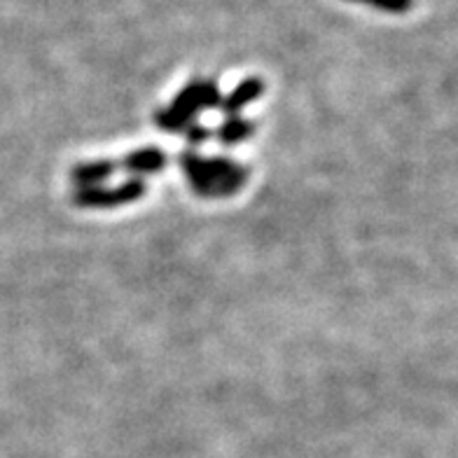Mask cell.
I'll return each mask as SVG.
<instances>
[{
	"label": "cell",
	"instance_id": "cell-5",
	"mask_svg": "<svg viewBox=\"0 0 458 458\" xmlns=\"http://www.w3.org/2000/svg\"><path fill=\"white\" fill-rule=\"evenodd\" d=\"M262 94H265V82L259 78H246L242 85H236L234 89L229 91V97H225L223 101H220V108H223V113L229 114V117H236L246 106L258 101Z\"/></svg>",
	"mask_w": 458,
	"mask_h": 458
},
{
	"label": "cell",
	"instance_id": "cell-1",
	"mask_svg": "<svg viewBox=\"0 0 458 458\" xmlns=\"http://www.w3.org/2000/svg\"><path fill=\"white\" fill-rule=\"evenodd\" d=\"M178 162L194 192L211 199L232 197L242 190L248 178L246 166L227 157H201L194 150H185Z\"/></svg>",
	"mask_w": 458,
	"mask_h": 458
},
{
	"label": "cell",
	"instance_id": "cell-6",
	"mask_svg": "<svg viewBox=\"0 0 458 458\" xmlns=\"http://www.w3.org/2000/svg\"><path fill=\"white\" fill-rule=\"evenodd\" d=\"M120 169V162L114 159H94V162H80L72 166L71 178L80 187H98L103 181H108L114 171Z\"/></svg>",
	"mask_w": 458,
	"mask_h": 458
},
{
	"label": "cell",
	"instance_id": "cell-3",
	"mask_svg": "<svg viewBox=\"0 0 458 458\" xmlns=\"http://www.w3.org/2000/svg\"><path fill=\"white\" fill-rule=\"evenodd\" d=\"M148 185L143 178H129L117 187H80L72 194V204L80 208H120L145 197Z\"/></svg>",
	"mask_w": 458,
	"mask_h": 458
},
{
	"label": "cell",
	"instance_id": "cell-4",
	"mask_svg": "<svg viewBox=\"0 0 458 458\" xmlns=\"http://www.w3.org/2000/svg\"><path fill=\"white\" fill-rule=\"evenodd\" d=\"M169 157H166V152L159 150V148H140V150L129 152L127 157L120 159V169L129 171L133 178H143V175L157 174L166 166Z\"/></svg>",
	"mask_w": 458,
	"mask_h": 458
},
{
	"label": "cell",
	"instance_id": "cell-7",
	"mask_svg": "<svg viewBox=\"0 0 458 458\" xmlns=\"http://www.w3.org/2000/svg\"><path fill=\"white\" fill-rule=\"evenodd\" d=\"M255 131V122L250 120H243V117H229V120H225L220 127H217V140L225 145H236L242 143V140H246L248 136H253Z\"/></svg>",
	"mask_w": 458,
	"mask_h": 458
},
{
	"label": "cell",
	"instance_id": "cell-2",
	"mask_svg": "<svg viewBox=\"0 0 458 458\" xmlns=\"http://www.w3.org/2000/svg\"><path fill=\"white\" fill-rule=\"evenodd\" d=\"M223 101L213 80H194L171 101L169 108L157 110L155 124L166 133H185L192 127L194 117L206 108H217Z\"/></svg>",
	"mask_w": 458,
	"mask_h": 458
},
{
	"label": "cell",
	"instance_id": "cell-9",
	"mask_svg": "<svg viewBox=\"0 0 458 458\" xmlns=\"http://www.w3.org/2000/svg\"><path fill=\"white\" fill-rule=\"evenodd\" d=\"M185 139L190 145H199L204 143V140L211 139V131H208L206 127H201V124H192V127L185 131Z\"/></svg>",
	"mask_w": 458,
	"mask_h": 458
},
{
	"label": "cell",
	"instance_id": "cell-8",
	"mask_svg": "<svg viewBox=\"0 0 458 458\" xmlns=\"http://www.w3.org/2000/svg\"><path fill=\"white\" fill-rule=\"evenodd\" d=\"M349 3H360V5H369L388 14H404L414 7V0H349Z\"/></svg>",
	"mask_w": 458,
	"mask_h": 458
}]
</instances>
